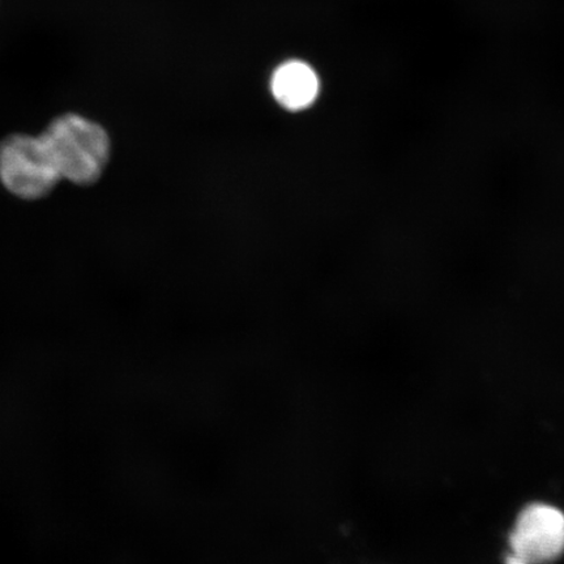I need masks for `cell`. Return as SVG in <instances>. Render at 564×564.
I'll list each match as a JSON object with an SVG mask.
<instances>
[{"mask_svg": "<svg viewBox=\"0 0 564 564\" xmlns=\"http://www.w3.org/2000/svg\"><path fill=\"white\" fill-rule=\"evenodd\" d=\"M61 180L94 185L110 160L111 143L104 127L79 115L61 116L41 133Z\"/></svg>", "mask_w": 564, "mask_h": 564, "instance_id": "cell-1", "label": "cell"}, {"mask_svg": "<svg viewBox=\"0 0 564 564\" xmlns=\"http://www.w3.org/2000/svg\"><path fill=\"white\" fill-rule=\"evenodd\" d=\"M0 181L20 199L37 200L62 180L41 135H12L0 144Z\"/></svg>", "mask_w": 564, "mask_h": 564, "instance_id": "cell-2", "label": "cell"}, {"mask_svg": "<svg viewBox=\"0 0 564 564\" xmlns=\"http://www.w3.org/2000/svg\"><path fill=\"white\" fill-rule=\"evenodd\" d=\"M510 547L528 564L560 558L564 553V513L549 505L527 507L512 529Z\"/></svg>", "mask_w": 564, "mask_h": 564, "instance_id": "cell-3", "label": "cell"}, {"mask_svg": "<svg viewBox=\"0 0 564 564\" xmlns=\"http://www.w3.org/2000/svg\"><path fill=\"white\" fill-rule=\"evenodd\" d=\"M321 91L319 76L308 63L291 59L273 70L271 94L281 108L299 112L312 108Z\"/></svg>", "mask_w": 564, "mask_h": 564, "instance_id": "cell-4", "label": "cell"}, {"mask_svg": "<svg viewBox=\"0 0 564 564\" xmlns=\"http://www.w3.org/2000/svg\"><path fill=\"white\" fill-rule=\"evenodd\" d=\"M506 564H528L524 560L519 558L518 555L510 553L506 558Z\"/></svg>", "mask_w": 564, "mask_h": 564, "instance_id": "cell-5", "label": "cell"}]
</instances>
